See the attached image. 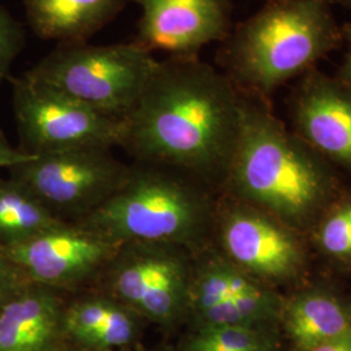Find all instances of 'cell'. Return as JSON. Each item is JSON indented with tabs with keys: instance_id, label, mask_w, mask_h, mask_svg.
<instances>
[{
	"instance_id": "6da1fadb",
	"label": "cell",
	"mask_w": 351,
	"mask_h": 351,
	"mask_svg": "<svg viewBox=\"0 0 351 351\" xmlns=\"http://www.w3.org/2000/svg\"><path fill=\"white\" fill-rule=\"evenodd\" d=\"M243 94L224 72L197 56L158 60L123 120L120 149L206 185H224L239 142Z\"/></svg>"
},
{
	"instance_id": "7a4b0ae2",
	"label": "cell",
	"mask_w": 351,
	"mask_h": 351,
	"mask_svg": "<svg viewBox=\"0 0 351 351\" xmlns=\"http://www.w3.org/2000/svg\"><path fill=\"white\" fill-rule=\"evenodd\" d=\"M207 186L175 168L132 162L124 184L75 224L119 245L172 243L197 254L207 247L217 207Z\"/></svg>"
},
{
	"instance_id": "3957f363",
	"label": "cell",
	"mask_w": 351,
	"mask_h": 351,
	"mask_svg": "<svg viewBox=\"0 0 351 351\" xmlns=\"http://www.w3.org/2000/svg\"><path fill=\"white\" fill-rule=\"evenodd\" d=\"M223 186L234 201L302 223L323 204L328 182L314 155L243 94L239 142Z\"/></svg>"
},
{
	"instance_id": "277c9868",
	"label": "cell",
	"mask_w": 351,
	"mask_h": 351,
	"mask_svg": "<svg viewBox=\"0 0 351 351\" xmlns=\"http://www.w3.org/2000/svg\"><path fill=\"white\" fill-rule=\"evenodd\" d=\"M339 40L324 0H271L228 36L221 64L241 93L264 95L308 71Z\"/></svg>"
},
{
	"instance_id": "5b68a950",
	"label": "cell",
	"mask_w": 351,
	"mask_h": 351,
	"mask_svg": "<svg viewBox=\"0 0 351 351\" xmlns=\"http://www.w3.org/2000/svg\"><path fill=\"white\" fill-rule=\"evenodd\" d=\"M158 59L136 40L113 45H59L24 75L124 120L146 86Z\"/></svg>"
},
{
	"instance_id": "8992f818",
	"label": "cell",
	"mask_w": 351,
	"mask_h": 351,
	"mask_svg": "<svg viewBox=\"0 0 351 351\" xmlns=\"http://www.w3.org/2000/svg\"><path fill=\"white\" fill-rule=\"evenodd\" d=\"M194 255L172 243H123L91 289L124 303L147 324L175 332L188 322Z\"/></svg>"
},
{
	"instance_id": "52a82bcc",
	"label": "cell",
	"mask_w": 351,
	"mask_h": 351,
	"mask_svg": "<svg viewBox=\"0 0 351 351\" xmlns=\"http://www.w3.org/2000/svg\"><path fill=\"white\" fill-rule=\"evenodd\" d=\"M130 164L110 147H85L33 156L8 169L14 182L29 190L64 223H78L120 188Z\"/></svg>"
},
{
	"instance_id": "ba28073f",
	"label": "cell",
	"mask_w": 351,
	"mask_h": 351,
	"mask_svg": "<svg viewBox=\"0 0 351 351\" xmlns=\"http://www.w3.org/2000/svg\"><path fill=\"white\" fill-rule=\"evenodd\" d=\"M19 150L32 156L85 149L120 147L123 120L25 75L10 77Z\"/></svg>"
},
{
	"instance_id": "9c48e42d",
	"label": "cell",
	"mask_w": 351,
	"mask_h": 351,
	"mask_svg": "<svg viewBox=\"0 0 351 351\" xmlns=\"http://www.w3.org/2000/svg\"><path fill=\"white\" fill-rule=\"evenodd\" d=\"M119 247L90 229L64 223L3 251L30 281L75 294L94 287Z\"/></svg>"
},
{
	"instance_id": "30bf717a",
	"label": "cell",
	"mask_w": 351,
	"mask_h": 351,
	"mask_svg": "<svg viewBox=\"0 0 351 351\" xmlns=\"http://www.w3.org/2000/svg\"><path fill=\"white\" fill-rule=\"evenodd\" d=\"M213 232L226 259L263 282L300 271L303 259L297 239L255 207L234 199L217 206Z\"/></svg>"
},
{
	"instance_id": "8fae6325",
	"label": "cell",
	"mask_w": 351,
	"mask_h": 351,
	"mask_svg": "<svg viewBox=\"0 0 351 351\" xmlns=\"http://www.w3.org/2000/svg\"><path fill=\"white\" fill-rule=\"evenodd\" d=\"M141 8L134 40L151 53L197 56L230 34L229 0H133Z\"/></svg>"
},
{
	"instance_id": "7c38bea8",
	"label": "cell",
	"mask_w": 351,
	"mask_h": 351,
	"mask_svg": "<svg viewBox=\"0 0 351 351\" xmlns=\"http://www.w3.org/2000/svg\"><path fill=\"white\" fill-rule=\"evenodd\" d=\"M69 294L29 281L0 310V351H59Z\"/></svg>"
},
{
	"instance_id": "4fadbf2b",
	"label": "cell",
	"mask_w": 351,
	"mask_h": 351,
	"mask_svg": "<svg viewBox=\"0 0 351 351\" xmlns=\"http://www.w3.org/2000/svg\"><path fill=\"white\" fill-rule=\"evenodd\" d=\"M147 323L111 295L86 289L69 294L64 311L65 339L101 350L132 351Z\"/></svg>"
},
{
	"instance_id": "5bb4252c",
	"label": "cell",
	"mask_w": 351,
	"mask_h": 351,
	"mask_svg": "<svg viewBox=\"0 0 351 351\" xmlns=\"http://www.w3.org/2000/svg\"><path fill=\"white\" fill-rule=\"evenodd\" d=\"M295 119L315 149L351 167V86L308 75L295 103Z\"/></svg>"
},
{
	"instance_id": "9a60e30c",
	"label": "cell",
	"mask_w": 351,
	"mask_h": 351,
	"mask_svg": "<svg viewBox=\"0 0 351 351\" xmlns=\"http://www.w3.org/2000/svg\"><path fill=\"white\" fill-rule=\"evenodd\" d=\"M33 33L59 45L86 42L125 7L126 0H23Z\"/></svg>"
},
{
	"instance_id": "2e32d148",
	"label": "cell",
	"mask_w": 351,
	"mask_h": 351,
	"mask_svg": "<svg viewBox=\"0 0 351 351\" xmlns=\"http://www.w3.org/2000/svg\"><path fill=\"white\" fill-rule=\"evenodd\" d=\"M280 322L297 351H306L351 330V310L336 297L307 291L282 306Z\"/></svg>"
},
{
	"instance_id": "e0dca14e",
	"label": "cell",
	"mask_w": 351,
	"mask_h": 351,
	"mask_svg": "<svg viewBox=\"0 0 351 351\" xmlns=\"http://www.w3.org/2000/svg\"><path fill=\"white\" fill-rule=\"evenodd\" d=\"M63 224L29 190L11 178H0V250Z\"/></svg>"
},
{
	"instance_id": "ac0fdd59",
	"label": "cell",
	"mask_w": 351,
	"mask_h": 351,
	"mask_svg": "<svg viewBox=\"0 0 351 351\" xmlns=\"http://www.w3.org/2000/svg\"><path fill=\"white\" fill-rule=\"evenodd\" d=\"M280 345L276 326H188L172 351H247Z\"/></svg>"
},
{
	"instance_id": "d6986e66",
	"label": "cell",
	"mask_w": 351,
	"mask_h": 351,
	"mask_svg": "<svg viewBox=\"0 0 351 351\" xmlns=\"http://www.w3.org/2000/svg\"><path fill=\"white\" fill-rule=\"evenodd\" d=\"M24 46V27L0 1V88L10 80L13 63Z\"/></svg>"
},
{
	"instance_id": "ffe728a7",
	"label": "cell",
	"mask_w": 351,
	"mask_h": 351,
	"mask_svg": "<svg viewBox=\"0 0 351 351\" xmlns=\"http://www.w3.org/2000/svg\"><path fill=\"white\" fill-rule=\"evenodd\" d=\"M319 242L323 250L332 256L351 255V203L339 207L322 226Z\"/></svg>"
},
{
	"instance_id": "44dd1931",
	"label": "cell",
	"mask_w": 351,
	"mask_h": 351,
	"mask_svg": "<svg viewBox=\"0 0 351 351\" xmlns=\"http://www.w3.org/2000/svg\"><path fill=\"white\" fill-rule=\"evenodd\" d=\"M30 280L12 259L0 250V310Z\"/></svg>"
},
{
	"instance_id": "7402d4cb",
	"label": "cell",
	"mask_w": 351,
	"mask_h": 351,
	"mask_svg": "<svg viewBox=\"0 0 351 351\" xmlns=\"http://www.w3.org/2000/svg\"><path fill=\"white\" fill-rule=\"evenodd\" d=\"M32 155L19 150V147H13L12 145L5 138V136L0 132V169H10L14 165L24 163L32 159Z\"/></svg>"
},
{
	"instance_id": "603a6c76",
	"label": "cell",
	"mask_w": 351,
	"mask_h": 351,
	"mask_svg": "<svg viewBox=\"0 0 351 351\" xmlns=\"http://www.w3.org/2000/svg\"><path fill=\"white\" fill-rule=\"evenodd\" d=\"M306 351H351V330L343 336L330 339Z\"/></svg>"
},
{
	"instance_id": "cb8c5ba5",
	"label": "cell",
	"mask_w": 351,
	"mask_h": 351,
	"mask_svg": "<svg viewBox=\"0 0 351 351\" xmlns=\"http://www.w3.org/2000/svg\"><path fill=\"white\" fill-rule=\"evenodd\" d=\"M348 40H349V51L346 55V60L341 69V81L351 86V25L346 30Z\"/></svg>"
},
{
	"instance_id": "d4e9b609",
	"label": "cell",
	"mask_w": 351,
	"mask_h": 351,
	"mask_svg": "<svg viewBox=\"0 0 351 351\" xmlns=\"http://www.w3.org/2000/svg\"><path fill=\"white\" fill-rule=\"evenodd\" d=\"M59 351H116V350H101V349H91V348H85V346H80L72 342L65 341L62 349Z\"/></svg>"
},
{
	"instance_id": "484cf974",
	"label": "cell",
	"mask_w": 351,
	"mask_h": 351,
	"mask_svg": "<svg viewBox=\"0 0 351 351\" xmlns=\"http://www.w3.org/2000/svg\"><path fill=\"white\" fill-rule=\"evenodd\" d=\"M247 351H280V345H275V346H267V348H261V349H254V350Z\"/></svg>"
},
{
	"instance_id": "4316f807",
	"label": "cell",
	"mask_w": 351,
	"mask_h": 351,
	"mask_svg": "<svg viewBox=\"0 0 351 351\" xmlns=\"http://www.w3.org/2000/svg\"><path fill=\"white\" fill-rule=\"evenodd\" d=\"M339 3H343V4H348V5H351V0H337Z\"/></svg>"
}]
</instances>
